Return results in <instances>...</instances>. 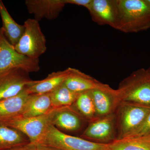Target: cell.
<instances>
[{"instance_id":"obj_22","label":"cell","mask_w":150,"mask_h":150,"mask_svg":"<svg viewBox=\"0 0 150 150\" xmlns=\"http://www.w3.org/2000/svg\"><path fill=\"white\" fill-rule=\"evenodd\" d=\"M49 94L52 107L57 108L72 105L79 93L70 90L64 83Z\"/></svg>"},{"instance_id":"obj_9","label":"cell","mask_w":150,"mask_h":150,"mask_svg":"<svg viewBox=\"0 0 150 150\" xmlns=\"http://www.w3.org/2000/svg\"><path fill=\"white\" fill-rule=\"evenodd\" d=\"M33 81L29 73L21 69H12L0 74V100L18 94Z\"/></svg>"},{"instance_id":"obj_4","label":"cell","mask_w":150,"mask_h":150,"mask_svg":"<svg viewBox=\"0 0 150 150\" xmlns=\"http://www.w3.org/2000/svg\"><path fill=\"white\" fill-rule=\"evenodd\" d=\"M150 106L121 101L115 111L117 139L128 137L144 121Z\"/></svg>"},{"instance_id":"obj_23","label":"cell","mask_w":150,"mask_h":150,"mask_svg":"<svg viewBox=\"0 0 150 150\" xmlns=\"http://www.w3.org/2000/svg\"><path fill=\"white\" fill-rule=\"evenodd\" d=\"M149 135H150V111L142 124L128 137Z\"/></svg>"},{"instance_id":"obj_24","label":"cell","mask_w":150,"mask_h":150,"mask_svg":"<svg viewBox=\"0 0 150 150\" xmlns=\"http://www.w3.org/2000/svg\"><path fill=\"white\" fill-rule=\"evenodd\" d=\"M4 150H38V145L29 142Z\"/></svg>"},{"instance_id":"obj_6","label":"cell","mask_w":150,"mask_h":150,"mask_svg":"<svg viewBox=\"0 0 150 150\" xmlns=\"http://www.w3.org/2000/svg\"><path fill=\"white\" fill-rule=\"evenodd\" d=\"M23 25L24 32L15 48L22 55L32 59H39L47 50L46 37L39 22L34 18H28Z\"/></svg>"},{"instance_id":"obj_25","label":"cell","mask_w":150,"mask_h":150,"mask_svg":"<svg viewBox=\"0 0 150 150\" xmlns=\"http://www.w3.org/2000/svg\"><path fill=\"white\" fill-rule=\"evenodd\" d=\"M92 0H66V4H71L79 6H82L88 8L91 4Z\"/></svg>"},{"instance_id":"obj_12","label":"cell","mask_w":150,"mask_h":150,"mask_svg":"<svg viewBox=\"0 0 150 150\" xmlns=\"http://www.w3.org/2000/svg\"><path fill=\"white\" fill-rule=\"evenodd\" d=\"M25 4L28 13L39 21L43 18L55 19L67 4L66 0H26Z\"/></svg>"},{"instance_id":"obj_27","label":"cell","mask_w":150,"mask_h":150,"mask_svg":"<svg viewBox=\"0 0 150 150\" xmlns=\"http://www.w3.org/2000/svg\"><path fill=\"white\" fill-rule=\"evenodd\" d=\"M148 73H149V75L150 76V67L149 68H148V69H146Z\"/></svg>"},{"instance_id":"obj_18","label":"cell","mask_w":150,"mask_h":150,"mask_svg":"<svg viewBox=\"0 0 150 150\" xmlns=\"http://www.w3.org/2000/svg\"><path fill=\"white\" fill-rule=\"evenodd\" d=\"M0 15L2 22L1 28L5 36L10 43L15 46L24 32V25L19 24L14 20L1 0H0Z\"/></svg>"},{"instance_id":"obj_2","label":"cell","mask_w":150,"mask_h":150,"mask_svg":"<svg viewBox=\"0 0 150 150\" xmlns=\"http://www.w3.org/2000/svg\"><path fill=\"white\" fill-rule=\"evenodd\" d=\"M117 90L121 101L150 106V76L146 69L131 73L121 81Z\"/></svg>"},{"instance_id":"obj_15","label":"cell","mask_w":150,"mask_h":150,"mask_svg":"<svg viewBox=\"0 0 150 150\" xmlns=\"http://www.w3.org/2000/svg\"><path fill=\"white\" fill-rule=\"evenodd\" d=\"M64 83L70 90L79 93L103 88L107 85L74 68H72L71 71Z\"/></svg>"},{"instance_id":"obj_16","label":"cell","mask_w":150,"mask_h":150,"mask_svg":"<svg viewBox=\"0 0 150 150\" xmlns=\"http://www.w3.org/2000/svg\"><path fill=\"white\" fill-rule=\"evenodd\" d=\"M53 109L49 93L30 94L21 116L36 117L47 114Z\"/></svg>"},{"instance_id":"obj_19","label":"cell","mask_w":150,"mask_h":150,"mask_svg":"<svg viewBox=\"0 0 150 150\" xmlns=\"http://www.w3.org/2000/svg\"><path fill=\"white\" fill-rule=\"evenodd\" d=\"M108 150H150V135L116 139L108 144Z\"/></svg>"},{"instance_id":"obj_3","label":"cell","mask_w":150,"mask_h":150,"mask_svg":"<svg viewBox=\"0 0 150 150\" xmlns=\"http://www.w3.org/2000/svg\"><path fill=\"white\" fill-rule=\"evenodd\" d=\"M59 150H108V144H100L64 133L52 124L48 126L40 144Z\"/></svg>"},{"instance_id":"obj_13","label":"cell","mask_w":150,"mask_h":150,"mask_svg":"<svg viewBox=\"0 0 150 150\" xmlns=\"http://www.w3.org/2000/svg\"><path fill=\"white\" fill-rule=\"evenodd\" d=\"M86 121L72 106L55 108L52 124L57 129L69 132H77Z\"/></svg>"},{"instance_id":"obj_8","label":"cell","mask_w":150,"mask_h":150,"mask_svg":"<svg viewBox=\"0 0 150 150\" xmlns=\"http://www.w3.org/2000/svg\"><path fill=\"white\" fill-rule=\"evenodd\" d=\"M81 137L100 144H109L115 141L117 139L115 113L89 122Z\"/></svg>"},{"instance_id":"obj_28","label":"cell","mask_w":150,"mask_h":150,"mask_svg":"<svg viewBox=\"0 0 150 150\" xmlns=\"http://www.w3.org/2000/svg\"><path fill=\"white\" fill-rule=\"evenodd\" d=\"M146 2L148 3V4L150 6V0H146Z\"/></svg>"},{"instance_id":"obj_17","label":"cell","mask_w":150,"mask_h":150,"mask_svg":"<svg viewBox=\"0 0 150 150\" xmlns=\"http://www.w3.org/2000/svg\"><path fill=\"white\" fill-rule=\"evenodd\" d=\"M29 95L25 88L15 96L0 100V122L21 116Z\"/></svg>"},{"instance_id":"obj_14","label":"cell","mask_w":150,"mask_h":150,"mask_svg":"<svg viewBox=\"0 0 150 150\" xmlns=\"http://www.w3.org/2000/svg\"><path fill=\"white\" fill-rule=\"evenodd\" d=\"M71 70V68H68L64 71L52 72L43 80L33 81L25 89L29 94L49 93L64 83Z\"/></svg>"},{"instance_id":"obj_7","label":"cell","mask_w":150,"mask_h":150,"mask_svg":"<svg viewBox=\"0 0 150 150\" xmlns=\"http://www.w3.org/2000/svg\"><path fill=\"white\" fill-rule=\"evenodd\" d=\"M55 108L47 114L30 118L17 116L0 122L24 134L30 142L40 144L48 126L52 124Z\"/></svg>"},{"instance_id":"obj_10","label":"cell","mask_w":150,"mask_h":150,"mask_svg":"<svg viewBox=\"0 0 150 150\" xmlns=\"http://www.w3.org/2000/svg\"><path fill=\"white\" fill-rule=\"evenodd\" d=\"M90 92L97 118L115 113L121 102L117 90L113 89L108 85L103 88L96 89Z\"/></svg>"},{"instance_id":"obj_26","label":"cell","mask_w":150,"mask_h":150,"mask_svg":"<svg viewBox=\"0 0 150 150\" xmlns=\"http://www.w3.org/2000/svg\"><path fill=\"white\" fill-rule=\"evenodd\" d=\"M38 150H59L55 148L43 145H38Z\"/></svg>"},{"instance_id":"obj_21","label":"cell","mask_w":150,"mask_h":150,"mask_svg":"<svg viewBox=\"0 0 150 150\" xmlns=\"http://www.w3.org/2000/svg\"><path fill=\"white\" fill-rule=\"evenodd\" d=\"M72 106L88 122H91L97 118L95 106L90 91L79 94Z\"/></svg>"},{"instance_id":"obj_5","label":"cell","mask_w":150,"mask_h":150,"mask_svg":"<svg viewBox=\"0 0 150 150\" xmlns=\"http://www.w3.org/2000/svg\"><path fill=\"white\" fill-rule=\"evenodd\" d=\"M20 69L27 72H37L40 69L39 59L29 58L17 52L0 28V74Z\"/></svg>"},{"instance_id":"obj_1","label":"cell","mask_w":150,"mask_h":150,"mask_svg":"<svg viewBox=\"0 0 150 150\" xmlns=\"http://www.w3.org/2000/svg\"><path fill=\"white\" fill-rule=\"evenodd\" d=\"M118 11L117 30L137 33L150 28V6L146 0H115Z\"/></svg>"},{"instance_id":"obj_11","label":"cell","mask_w":150,"mask_h":150,"mask_svg":"<svg viewBox=\"0 0 150 150\" xmlns=\"http://www.w3.org/2000/svg\"><path fill=\"white\" fill-rule=\"evenodd\" d=\"M87 10L94 22L117 30L118 11L115 0H92Z\"/></svg>"},{"instance_id":"obj_20","label":"cell","mask_w":150,"mask_h":150,"mask_svg":"<svg viewBox=\"0 0 150 150\" xmlns=\"http://www.w3.org/2000/svg\"><path fill=\"white\" fill-rule=\"evenodd\" d=\"M20 131L0 123V150H4L29 143Z\"/></svg>"}]
</instances>
